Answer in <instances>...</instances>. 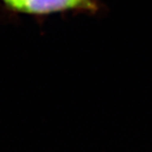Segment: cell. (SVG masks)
<instances>
[{
	"label": "cell",
	"mask_w": 152,
	"mask_h": 152,
	"mask_svg": "<svg viewBox=\"0 0 152 152\" xmlns=\"http://www.w3.org/2000/svg\"><path fill=\"white\" fill-rule=\"evenodd\" d=\"M9 6L23 12L46 14L81 7H90L92 3L90 0H16Z\"/></svg>",
	"instance_id": "obj_1"
},
{
	"label": "cell",
	"mask_w": 152,
	"mask_h": 152,
	"mask_svg": "<svg viewBox=\"0 0 152 152\" xmlns=\"http://www.w3.org/2000/svg\"><path fill=\"white\" fill-rule=\"evenodd\" d=\"M14 1H16V0H5V2H6L7 5H10L12 2H14Z\"/></svg>",
	"instance_id": "obj_2"
}]
</instances>
